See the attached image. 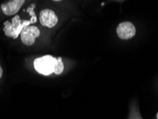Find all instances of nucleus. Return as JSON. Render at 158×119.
Segmentation results:
<instances>
[{"label":"nucleus","instance_id":"nucleus-9","mask_svg":"<svg viewBox=\"0 0 158 119\" xmlns=\"http://www.w3.org/2000/svg\"><path fill=\"white\" fill-rule=\"evenodd\" d=\"M2 74H3V70H2L1 66H0V79L2 78Z\"/></svg>","mask_w":158,"mask_h":119},{"label":"nucleus","instance_id":"nucleus-1","mask_svg":"<svg viewBox=\"0 0 158 119\" xmlns=\"http://www.w3.org/2000/svg\"><path fill=\"white\" fill-rule=\"evenodd\" d=\"M30 24H31L30 21L22 20L19 16L16 15L15 17L11 19V22L9 21H6L4 23L3 31L6 36L17 39L19 35L21 34L22 29L24 27L29 26Z\"/></svg>","mask_w":158,"mask_h":119},{"label":"nucleus","instance_id":"nucleus-4","mask_svg":"<svg viewBox=\"0 0 158 119\" xmlns=\"http://www.w3.org/2000/svg\"><path fill=\"white\" fill-rule=\"evenodd\" d=\"M116 32L119 38L124 40L132 38L136 33L135 27L130 22H124L118 24Z\"/></svg>","mask_w":158,"mask_h":119},{"label":"nucleus","instance_id":"nucleus-7","mask_svg":"<svg viewBox=\"0 0 158 119\" xmlns=\"http://www.w3.org/2000/svg\"><path fill=\"white\" fill-rule=\"evenodd\" d=\"M64 64H63L62 59L61 57H59L57 59V62L56 64L54 72H53V73L57 74V75H59V74H61L63 72V71H64Z\"/></svg>","mask_w":158,"mask_h":119},{"label":"nucleus","instance_id":"nucleus-5","mask_svg":"<svg viewBox=\"0 0 158 119\" xmlns=\"http://www.w3.org/2000/svg\"><path fill=\"white\" fill-rule=\"evenodd\" d=\"M58 17L54 11L52 9H45L41 11L39 15V21L41 24L44 27L52 28L55 27L58 23Z\"/></svg>","mask_w":158,"mask_h":119},{"label":"nucleus","instance_id":"nucleus-6","mask_svg":"<svg viewBox=\"0 0 158 119\" xmlns=\"http://www.w3.org/2000/svg\"><path fill=\"white\" fill-rule=\"evenodd\" d=\"M24 0H12L5 3L2 4L1 9L4 15L6 16H11L16 15L23 4H24Z\"/></svg>","mask_w":158,"mask_h":119},{"label":"nucleus","instance_id":"nucleus-2","mask_svg":"<svg viewBox=\"0 0 158 119\" xmlns=\"http://www.w3.org/2000/svg\"><path fill=\"white\" fill-rule=\"evenodd\" d=\"M56 62V58L53 57L52 55H46L36 58L34 61V67L38 73L48 76L54 72Z\"/></svg>","mask_w":158,"mask_h":119},{"label":"nucleus","instance_id":"nucleus-10","mask_svg":"<svg viewBox=\"0 0 158 119\" xmlns=\"http://www.w3.org/2000/svg\"><path fill=\"white\" fill-rule=\"evenodd\" d=\"M157 119H158V112H157Z\"/></svg>","mask_w":158,"mask_h":119},{"label":"nucleus","instance_id":"nucleus-8","mask_svg":"<svg viewBox=\"0 0 158 119\" xmlns=\"http://www.w3.org/2000/svg\"><path fill=\"white\" fill-rule=\"evenodd\" d=\"M34 6H35V5H34V4H31L30 7H29L27 9V12H29V15L31 16V20H30V22H31V24H34V23H36V20H37L36 15V14L34 11Z\"/></svg>","mask_w":158,"mask_h":119},{"label":"nucleus","instance_id":"nucleus-3","mask_svg":"<svg viewBox=\"0 0 158 119\" xmlns=\"http://www.w3.org/2000/svg\"><path fill=\"white\" fill-rule=\"evenodd\" d=\"M40 36V31L36 26H28L22 29L20 34L21 40L27 46H31L35 42L36 38Z\"/></svg>","mask_w":158,"mask_h":119}]
</instances>
